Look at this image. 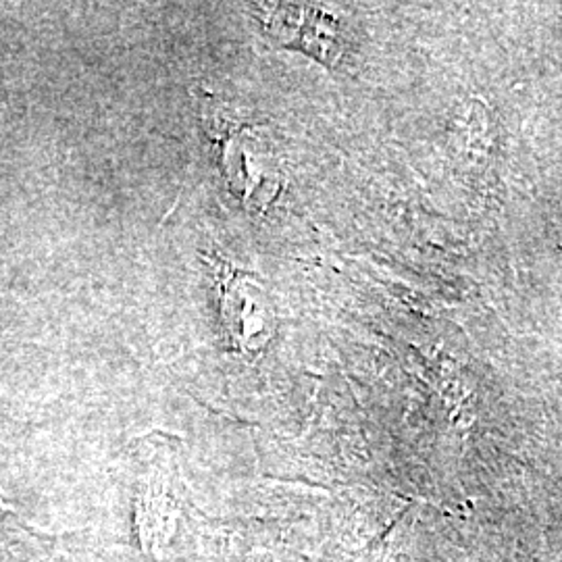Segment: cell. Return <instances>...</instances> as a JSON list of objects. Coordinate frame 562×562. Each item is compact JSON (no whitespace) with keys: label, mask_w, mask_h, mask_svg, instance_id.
Returning <instances> with one entry per match:
<instances>
[{"label":"cell","mask_w":562,"mask_h":562,"mask_svg":"<svg viewBox=\"0 0 562 562\" xmlns=\"http://www.w3.org/2000/svg\"><path fill=\"white\" fill-rule=\"evenodd\" d=\"M181 515L180 462L176 443L161 434L138 446L134 519L146 554L161 557L171 546Z\"/></svg>","instance_id":"cell-1"},{"label":"cell","mask_w":562,"mask_h":562,"mask_svg":"<svg viewBox=\"0 0 562 562\" xmlns=\"http://www.w3.org/2000/svg\"><path fill=\"white\" fill-rule=\"evenodd\" d=\"M234 280L223 283V319L227 323L229 336L238 340L240 348H255L248 319L257 317L262 322V294L255 281L234 273Z\"/></svg>","instance_id":"cell-2"}]
</instances>
